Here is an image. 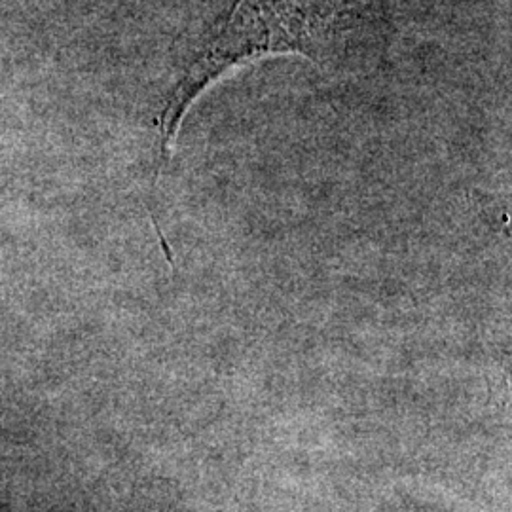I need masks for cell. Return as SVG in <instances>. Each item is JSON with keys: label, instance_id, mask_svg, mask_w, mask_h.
I'll return each instance as SVG.
<instances>
[{"label": "cell", "instance_id": "1", "mask_svg": "<svg viewBox=\"0 0 512 512\" xmlns=\"http://www.w3.org/2000/svg\"><path fill=\"white\" fill-rule=\"evenodd\" d=\"M359 0H234L203 38L160 116L154 188L173 150L186 110L217 78L264 55L300 54L317 63L349 52L365 23Z\"/></svg>", "mask_w": 512, "mask_h": 512}]
</instances>
